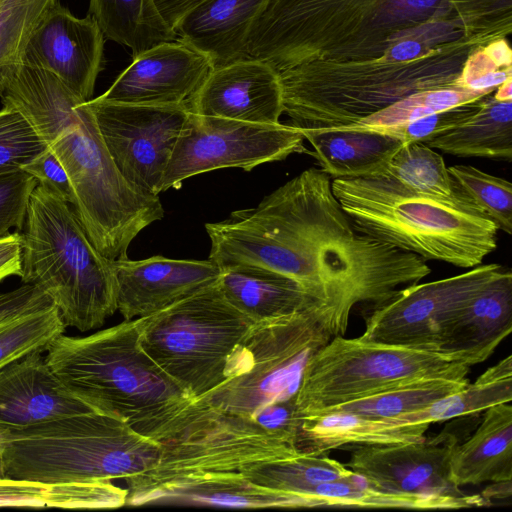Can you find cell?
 <instances>
[{"mask_svg":"<svg viewBox=\"0 0 512 512\" xmlns=\"http://www.w3.org/2000/svg\"><path fill=\"white\" fill-rule=\"evenodd\" d=\"M371 178L391 180L412 191L480 212L457 189L443 157L424 143L403 144L385 169Z\"/></svg>","mask_w":512,"mask_h":512,"instance_id":"31","label":"cell"},{"mask_svg":"<svg viewBox=\"0 0 512 512\" xmlns=\"http://www.w3.org/2000/svg\"><path fill=\"white\" fill-rule=\"evenodd\" d=\"M430 425L399 423L333 411L302 417L296 446L300 452L326 454L347 445H388L418 442Z\"/></svg>","mask_w":512,"mask_h":512,"instance_id":"24","label":"cell"},{"mask_svg":"<svg viewBox=\"0 0 512 512\" xmlns=\"http://www.w3.org/2000/svg\"><path fill=\"white\" fill-rule=\"evenodd\" d=\"M187 106L199 116L278 124L283 114L279 73L252 57L213 67Z\"/></svg>","mask_w":512,"mask_h":512,"instance_id":"16","label":"cell"},{"mask_svg":"<svg viewBox=\"0 0 512 512\" xmlns=\"http://www.w3.org/2000/svg\"><path fill=\"white\" fill-rule=\"evenodd\" d=\"M161 444L96 411L0 429L5 477L43 483L112 481L153 467Z\"/></svg>","mask_w":512,"mask_h":512,"instance_id":"4","label":"cell"},{"mask_svg":"<svg viewBox=\"0 0 512 512\" xmlns=\"http://www.w3.org/2000/svg\"><path fill=\"white\" fill-rule=\"evenodd\" d=\"M504 270L500 264H481L459 275L398 289L376 305L360 339L442 353L453 319Z\"/></svg>","mask_w":512,"mask_h":512,"instance_id":"11","label":"cell"},{"mask_svg":"<svg viewBox=\"0 0 512 512\" xmlns=\"http://www.w3.org/2000/svg\"><path fill=\"white\" fill-rule=\"evenodd\" d=\"M47 149L30 122L15 108L0 110V175L21 169Z\"/></svg>","mask_w":512,"mask_h":512,"instance_id":"37","label":"cell"},{"mask_svg":"<svg viewBox=\"0 0 512 512\" xmlns=\"http://www.w3.org/2000/svg\"><path fill=\"white\" fill-rule=\"evenodd\" d=\"M360 233L425 261L473 268L497 248L498 228L482 213L382 178L331 180Z\"/></svg>","mask_w":512,"mask_h":512,"instance_id":"3","label":"cell"},{"mask_svg":"<svg viewBox=\"0 0 512 512\" xmlns=\"http://www.w3.org/2000/svg\"><path fill=\"white\" fill-rule=\"evenodd\" d=\"M21 231L22 282L52 300L65 326L101 327L117 310L112 260L93 245L75 211L37 185Z\"/></svg>","mask_w":512,"mask_h":512,"instance_id":"5","label":"cell"},{"mask_svg":"<svg viewBox=\"0 0 512 512\" xmlns=\"http://www.w3.org/2000/svg\"><path fill=\"white\" fill-rule=\"evenodd\" d=\"M311 155L330 178L378 176L403 143L373 130L299 128Z\"/></svg>","mask_w":512,"mask_h":512,"instance_id":"23","label":"cell"},{"mask_svg":"<svg viewBox=\"0 0 512 512\" xmlns=\"http://www.w3.org/2000/svg\"><path fill=\"white\" fill-rule=\"evenodd\" d=\"M458 444L456 431L446 428L418 442L357 445L345 466L386 492L460 497L465 493L449 479L450 459Z\"/></svg>","mask_w":512,"mask_h":512,"instance_id":"13","label":"cell"},{"mask_svg":"<svg viewBox=\"0 0 512 512\" xmlns=\"http://www.w3.org/2000/svg\"><path fill=\"white\" fill-rule=\"evenodd\" d=\"M150 504L295 509L292 493L261 486L241 472L211 475L157 495Z\"/></svg>","mask_w":512,"mask_h":512,"instance_id":"27","label":"cell"},{"mask_svg":"<svg viewBox=\"0 0 512 512\" xmlns=\"http://www.w3.org/2000/svg\"><path fill=\"white\" fill-rule=\"evenodd\" d=\"M492 92L473 91L461 87H443L411 94L390 106L360 120L337 127L368 130L403 125L433 113L474 102Z\"/></svg>","mask_w":512,"mask_h":512,"instance_id":"34","label":"cell"},{"mask_svg":"<svg viewBox=\"0 0 512 512\" xmlns=\"http://www.w3.org/2000/svg\"><path fill=\"white\" fill-rule=\"evenodd\" d=\"M150 469L126 477V505H150L160 493L202 478L301 453L296 444L252 417L230 414L193 400L185 427L160 443Z\"/></svg>","mask_w":512,"mask_h":512,"instance_id":"6","label":"cell"},{"mask_svg":"<svg viewBox=\"0 0 512 512\" xmlns=\"http://www.w3.org/2000/svg\"><path fill=\"white\" fill-rule=\"evenodd\" d=\"M267 0H205L186 13L177 40L205 56L213 67L248 57L250 29Z\"/></svg>","mask_w":512,"mask_h":512,"instance_id":"20","label":"cell"},{"mask_svg":"<svg viewBox=\"0 0 512 512\" xmlns=\"http://www.w3.org/2000/svg\"><path fill=\"white\" fill-rule=\"evenodd\" d=\"M449 479L457 487L512 480L510 402L486 409L472 436L455 447Z\"/></svg>","mask_w":512,"mask_h":512,"instance_id":"22","label":"cell"},{"mask_svg":"<svg viewBox=\"0 0 512 512\" xmlns=\"http://www.w3.org/2000/svg\"><path fill=\"white\" fill-rule=\"evenodd\" d=\"M212 68L205 56L181 41L162 42L134 56L98 98L140 105L187 104Z\"/></svg>","mask_w":512,"mask_h":512,"instance_id":"15","label":"cell"},{"mask_svg":"<svg viewBox=\"0 0 512 512\" xmlns=\"http://www.w3.org/2000/svg\"><path fill=\"white\" fill-rule=\"evenodd\" d=\"M37 185L34 177L22 169L0 175V238L10 234L11 228L23 229Z\"/></svg>","mask_w":512,"mask_h":512,"instance_id":"40","label":"cell"},{"mask_svg":"<svg viewBox=\"0 0 512 512\" xmlns=\"http://www.w3.org/2000/svg\"><path fill=\"white\" fill-rule=\"evenodd\" d=\"M21 235L19 231L0 238V281L21 275Z\"/></svg>","mask_w":512,"mask_h":512,"instance_id":"43","label":"cell"},{"mask_svg":"<svg viewBox=\"0 0 512 512\" xmlns=\"http://www.w3.org/2000/svg\"><path fill=\"white\" fill-rule=\"evenodd\" d=\"M337 335L325 308L254 322L230 359L226 379L195 401L252 417L262 406L293 395L308 356Z\"/></svg>","mask_w":512,"mask_h":512,"instance_id":"8","label":"cell"},{"mask_svg":"<svg viewBox=\"0 0 512 512\" xmlns=\"http://www.w3.org/2000/svg\"><path fill=\"white\" fill-rule=\"evenodd\" d=\"M240 472L261 486L299 494L318 484L347 477L353 471L326 454L301 452L290 458L250 465Z\"/></svg>","mask_w":512,"mask_h":512,"instance_id":"32","label":"cell"},{"mask_svg":"<svg viewBox=\"0 0 512 512\" xmlns=\"http://www.w3.org/2000/svg\"><path fill=\"white\" fill-rule=\"evenodd\" d=\"M117 310L126 321L157 313L218 281L221 269L211 260L153 256L112 261Z\"/></svg>","mask_w":512,"mask_h":512,"instance_id":"17","label":"cell"},{"mask_svg":"<svg viewBox=\"0 0 512 512\" xmlns=\"http://www.w3.org/2000/svg\"><path fill=\"white\" fill-rule=\"evenodd\" d=\"M304 137L291 124H259L192 114L165 171L161 192L178 189L194 175L221 168L255 167L307 152Z\"/></svg>","mask_w":512,"mask_h":512,"instance_id":"10","label":"cell"},{"mask_svg":"<svg viewBox=\"0 0 512 512\" xmlns=\"http://www.w3.org/2000/svg\"><path fill=\"white\" fill-rule=\"evenodd\" d=\"M252 418L266 430L282 435L296 444L302 417L297 410L294 394L262 406Z\"/></svg>","mask_w":512,"mask_h":512,"instance_id":"42","label":"cell"},{"mask_svg":"<svg viewBox=\"0 0 512 512\" xmlns=\"http://www.w3.org/2000/svg\"><path fill=\"white\" fill-rule=\"evenodd\" d=\"M138 319L143 350L192 399L226 379L230 359L254 323L227 301L218 281Z\"/></svg>","mask_w":512,"mask_h":512,"instance_id":"7","label":"cell"},{"mask_svg":"<svg viewBox=\"0 0 512 512\" xmlns=\"http://www.w3.org/2000/svg\"><path fill=\"white\" fill-rule=\"evenodd\" d=\"M487 55L499 67H511V49L506 39H498L484 48Z\"/></svg>","mask_w":512,"mask_h":512,"instance_id":"45","label":"cell"},{"mask_svg":"<svg viewBox=\"0 0 512 512\" xmlns=\"http://www.w3.org/2000/svg\"><path fill=\"white\" fill-rule=\"evenodd\" d=\"M0 477H4L3 467H2V461L0 456Z\"/></svg>","mask_w":512,"mask_h":512,"instance_id":"48","label":"cell"},{"mask_svg":"<svg viewBox=\"0 0 512 512\" xmlns=\"http://www.w3.org/2000/svg\"><path fill=\"white\" fill-rule=\"evenodd\" d=\"M493 96L499 101H512V78L499 85Z\"/></svg>","mask_w":512,"mask_h":512,"instance_id":"47","label":"cell"},{"mask_svg":"<svg viewBox=\"0 0 512 512\" xmlns=\"http://www.w3.org/2000/svg\"><path fill=\"white\" fill-rule=\"evenodd\" d=\"M512 494V480L503 482H492L481 496L491 503V498H505Z\"/></svg>","mask_w":512,"mask_h":512,"instance_id":"46","label":"cell"},{"mask_svg":"<svg viewBox=\"0 0 512 512\" xmlns=\"http://www.w3.org/2000/svg\"><path fill=\"white\" fill-rule=\"evenodd\" d=\"M218 285L227 301L253 322L314 308L328 310L296 280L262 267L222 268Z\"/></svg>","mask_w":512,"mask_h":512,"instance_id":"21","label":"cell"},{"mask_svg":"<svg viewBox=\"0 0 512 512\" xmlns=\"http://www.w3.org/2000/svg\"><path fill=\"white\" fill-rule=\"evenodd\" d=\"M41 351L0 368V429L91 411L55 376Z\"/></svg>","mask_w":512,"mask_h":512,"instance_id":"18","label":"cell"},{"mask_svg":"<svg viewBox=\"0 0 512 512\" xmlns=\"http://www.w3.org/2000/svg\"><path fill=\"white\" fill-rule=\"evenodd\" d=\"M469 371L443 353L337 335L308 356L294 397L301 417H309L405 381Z\"/></svg>","mask_w":512,"mask_h":512,"instance_id":"9","label":"cell"},{"mask_svg":"<svg viewBox=\"0 0 512 512\" xmlns=\"http://www.w3.org/2000/svg\"><path fill=\"white\" fill-rule=\"evenodd\" d=\"M426 145L457 157L512 160V101H499L488 94L466 121Z\"/></svg>","mask_w":512,"mask_h":512,"instance_id":"25","label":"cell"},{"mask_svg":"<svg viewBox=\"0 0 512 512\" xmlns=\"http://www.w3.org/2000/svg\"><path fill=\"white\" fill-rule=\"evenodd\" d=\"M104 43L91 15L78 18L57 2L30 37L22 65L50 72L87 102L103 69Z\"/></svg>","mask_w":512,"mask_h":512,"instance_id":"14","label":"cell"},{"mask_svg":"<svg viewBox=\"0 0 512 512\" xmlns=\"http://www.w3.org/2000/svg\"><path fill=\"white\" fill-rule=\"evenodd\" d=\"M205 0H154L165 22L174 30L183 16Z\"/></svg>","mask_w":512,"mask_h":512,"instance_id":"44","label":"cell"},{"mask_svg":"<svg viewBox=\"0 0 512 512\" xmlns=\"http://www.w3.org/2000/svg\"><path fill=\"white\" fill-rule=\"evenodd\" d=\"M479 100L433 113L403 125L368 130L392 136L403 144L415 142L426 144L434 137L469 119L477 111Z\"/></svg>","mask_w":512,"mask_h":512,"instance_id":"39","label":"cell"},{"mask_svg":"<svg viewBox=\"0 0 512 512\" xmlns=\"http://www.w3.org/2000/svg\"><path fill=\"white\" fill-rule=\"evenodd\" d=\"M87 103L120 172L139 188L158 195L177 140L191 115L187 104H126L98 97Z\"/></svg>","mask_w":512,"mask_h":512,"instance_id":"12","label":"cell"},{"mask_svg":"<svg viewBox=\"0 0 512 512\" xmlns=\"http://www.w3.org/2000/svg\"><path fill=\"white\" fill-rule=\"evenodd\" d=\"M88 14L104 37L129 48L133 57L156 44L177 39L154 0H90Z\"/></svg>","mask_w":512,"mask_h":512,"instance_id":"28","label":"cell"},{"mask_svg":"<svg viewBox=\"0 0 512 512\" xmlns=\"http://www.w3.org/2000/svg\"><path fill=\"white\" fill-rule=\"evenodd\" d=\"M512 400V356L488 368L472 384L429 406L394 418L399 423L432 424L454 418L476 416L486 409Z\"/></svg>","mask_w":512,"mask_h":512,"instance_id":"29","label":"cell"},{"mask_svg":"<svg viewBox=\"0 0 512 512\" xmlns=\"http://www.w3.org/2000/svg\"><path fill=\"white\" fill-rule=\"evenodd\" d=\"M468 383L467 377H421L338 405L324 413L341 411L374 419L394 418L421 410L450 394L458 392Z\"/></svg>","mask_w":512,"mask_h":512,"instance_id":"30","label":"cell"},{"mask_svg":"<svg viewBox=\"0 0 512 512\" xmlns=\"http://www.w3.org/2000/svg\"><path fill=\"white\" fill-rule=\"evenodd\" d=\"M46 362L93 411L127 423L159 443L183 429L192 399L143 350L139 319L84 337H56Z\"/></svg>","mask_w":512,"mask_h":512,"instance_id":"2","label":"cell"},{"mask_svg":"<svg viewBox=\"0 0 512 512\" xmlns=\"http://www.w3.org/2000/svg\"><path fill=\"white\" fill-rule=\"evenodd\" d=\"M127 493L112 481L43 483L0 477V507L114 509L126 505Z\"/></svg>","mask_w":512,"mask_h":512,"instance_id":"26","label":"cell"},{"mask_svg":"<svg viewBox=\"0 0 512 512\" xmlns=\"http://www.w3.org/2000/svg\"><path fill=\"white\" fill-rule=\"evenodd\" d=\"M474 37L487 43L511 32L512 0H449Z\"/></svg>","mask_w":512,"mask_h":512,"instance_id":"38","label":"cell"},{"mask_svg":"<svg viewBox=\"0 0 512 512\" xmlns=\"http://www.w3.org/2000/svg\"><path fill=\"white\" fill-rule=\"evenodd\" d=\"M460 21L449 0H267L246 51L277 71L407 67L390 56L397 42L416 38L449 46L459 37Z\"/></svg>","mask_w":512,"mask_h":512,"instance_id":"1","label":"cell"},{"mask_svg":"<svg viewBox=\"0 0 512 512\" xmlns=\"http://www.w3.org/2000/svg\"><path fill=\"white\" fill-rule=\"evenodd\" d=\"M457 189L498 230L512 233V185L471 165L448 167Z\"/></svg>","mask_w":512,"mask_h":512,"instance_id":"35","label":"cell"},{"mask_svg":"<svg viewBox=\"0 0 512 512\" xmlns=\"http://www.w3.org/2000/svg\"><path fill=\"white\" fill-rule=\"evenodd\" d=\"M65 324L53 306L18 320L0 330V368L35 351L44 352L63 334Z\"/></svg>","mask_w":512,"mask_h":512,"instance_id":"36","label":"cell"},{"mask_svg":"<svg viewBox=\"0 0 512 512\" xmlns=\"http://www.w3.org/2000/svg\"><path fill=\"white\" fill-rule=\"evenodd\" d=\"M59 0H0V96L34 30Z\"/></svg>","mask_w":512,"mask_h":512,"instance_id":"33","label":"cell"},{"mask_svg":"<svg viewBox=\"0 0 512 512\" xmlns=\"http://www.w3.org/2000/svg\"><path fill=\"white\" fill-rule=\"evenodd\" d=\"M512 330V274L504 270L456 315L441 352L472 366L485 361Z\"/></svg>","mask_w":512,"mask_h":512,"instance_id":"19","label":"cell"},{"mask_svg":"<svg viewBox=\"0 0 512 512\" xmlns=\"http://www.w3.org/2000/svg\"><path fill=\"white\" fill-rule=\"evenodd\" d=\"M37 181V184L68 204L74 205L75 195L69 176L55 154L47 149L21 168Z\"/></svg>","mask_w":512,"mask_h":512,"instance_id":"41","label":"cell"}]
</instances>
